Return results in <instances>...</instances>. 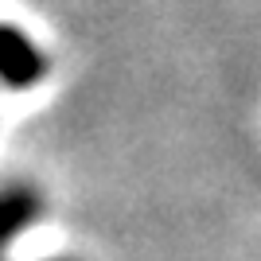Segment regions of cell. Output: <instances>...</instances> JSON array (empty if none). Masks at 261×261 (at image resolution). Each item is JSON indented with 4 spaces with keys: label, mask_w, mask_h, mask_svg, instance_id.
<instances>
[{
    "label": "cell",
    "mask_w": 261,
    "mask_h": 261,
    "mask_svg": "<svg viewBox=\"0 0 261 261\" xmlns=\"http://www.w3.org/2000/svg\"><path fill=\"white\" fill-rule=\"evenodd\" d=\"M35 215H39V195L35 191H23V187L4 191L0 195V246L16 238Z\"/></svg>",
    "instance_id": "cell-2"
},
{
    "label": "cell",
    "mask_w": 261,
    "mask_h": 261,
    "mask_svg": "<svg viewBox=\"0 0 261 261\" xmlns=\"http://www.w3.org/2000/svg\"><path fill=\"white\" fill-rule=\"evenodd\" d=\"M47 74V59L32 47V39L8 23H0V82L4 86H35Z\"/></svg>",
    "instance_id": "cell-1"
}]
</instances>
